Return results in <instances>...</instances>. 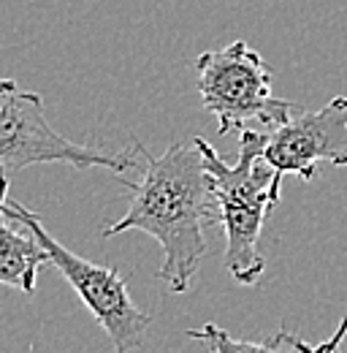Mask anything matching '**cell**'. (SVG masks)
Returning <instances> with one entry per match:
<instances>
[{"label":"cell","mask_w":347,"mask_h":353,"mask_svg":"<svg viewBox=\"0 0 347 353\" xmlns=\"http://www.w3.org/2000/svg\"><path fill=\"white\" fill-rule=\"evenodd\" d=\"M39 163H68L74 169L109 172L136 169L130 152L112 155L65 139L49 125L39 92L19 88L14 79H0V174Z\"/></svg>","instance_id":"cell-5"},{"label":"cell","mask_w":347,"mask_h":353,"mask_svg":"<svg viewBox=\"0 0 347 353\" xmlns=\"http://www.w3.org/2000/svg\"><path fill=\"white\" fill-rule=\"evenodd\" d=\"M3 210L14 223H22L36 234V239L49 253V264H54L60 269V274L76 291L82 305L101 323V329L109 337L114 353H130L144 345L152 318L144 310H138L133 305V299L128 294V283H125V277L120 274L117 266H98L82 259V256H76L65 245H60L43 228L39 215L33 210L22 207L19 201H14L8 193L3 196Z\"/></svg>","instance_id":"cell-4"},{"label":"cell","mask_w":347,"mask_h":353,"mask_svg":"<svg viewBox=\"0 0 347 353\" xmlns=\"http://www.w3.org/2000/svg\"><path fill=\"white\" fill-rule=\"evenodd\" d=\"M239 158L228 166L207 139H196L193 144L201 150L207 172L212 176L220 225L225 231V269L239 285H255L266 269L260 256V231L269 221L271 210L280 204L282 176L266 158V133L255 128L239 131Z\"/></svg>","instance_id":"cell-2"},{"label":"cell","mask_w":347,"mask_h":353,"mask_svg":"<svg viewBox=\"0 0 347 353\" xmlns=\"http://www.w3.org/2000/svg\"><path fill=\"white\" fill-rule=\"evenodd\" d=\"M6 193H8V174H0V285L17 288L22 294H33L39 269L49 264V253L28 225L17 223L19 228H11L14 221L3 210Z\"/></svg>","instance_id":"cell-7"},{"label":"cell","mask_w":347,"mask_h":353,"mask_svg":"<svg viewBox=\"0 0 347 353\" xmlns=\"http://www.w3.org/2000/svg\"><path fill=\"white\" fill-rule=\"evenodd\" d=\"M263 158L280 174L317 176V163L347 166V95H337L323 109L299 112L266 133Z\"/></svg>","instance_id":"cell-6"},{"label":"cell","mask_w":347,"mask_h":353,"mask_svg":"<svg viewBox=\"0 0 347 353\" xmlns=\"http://www.w3.org/2000/svg\"><path fill=\"white\" fill-rule=\"evenodd\" d=\"M345 334H347V315L342 318V323L337 326V332H334V334L326 340V351H323V353H339V343L345 340Z\"/></svg>","instance_id":"cell-9"},{"label":"cell","mask_w":347,"mask_h":353,"mask_svg":"<svg viewBox=\"0 0 347 353\" xmlns=\"http://www.w3.org/2000/svg\"><path fill=\"white\" fill-rule=\"evenodd\" d=\"M187 337L196 340V343H201L204 348H209L212 353H323L326 351V343L309 345V343H304L302 337H296L288 329H280L266 343H250V340L231 337L217 323H204L201 329H187Z\"/></svg>","instance_id":"cell-8"},{"label":"cell","mask_w":347,"mask_h":353,"mask_svg":"<svg viewBox=\"0 0 347 353\" xmlns=\"http://www.w3.org/2000/svg\"><path fill=\"white\" fill-rule=\"evenodd\" d=\"M136 152L144 158L141 179L130 182V207L117 223L103 228V236L144 231L163 248L160 280L171 294H187L207 256L209 223H220V207L196 144H171L163 155H152L141 141Z\"/></svg>","instance_id":"cell-1"},{"label":"cell","mask_w":347,"mask_h":353,"mask_svg":"<svg viewBox=\"0 0 347 353\" xmlns=\"http://www.w3.org/2000/svg\"><path fill=\"white\" fill-rule=\"evenodd\" d=\"M196 74L201 103L217 117L220 133L253 125L269 133L302 112L299 103L274 98L271 68L247 41H231L222 49L204 52L196 60Z\"/></svg>","instance_id":"cell-3"}]
</instances>
